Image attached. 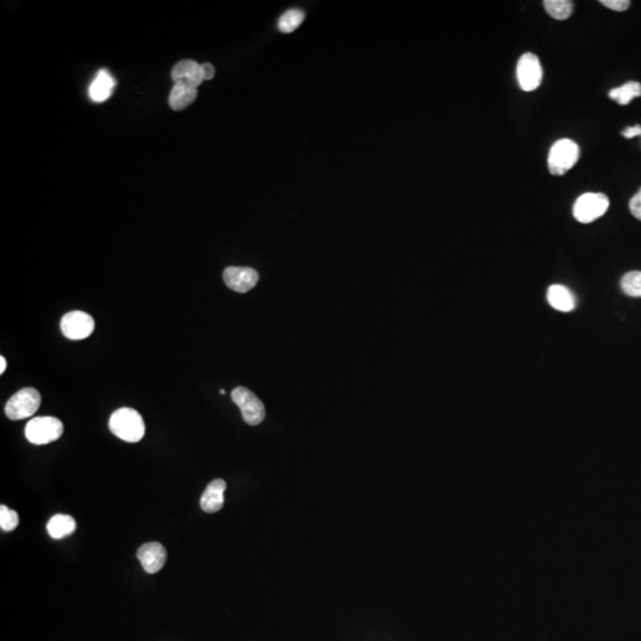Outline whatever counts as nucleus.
Segmentation results:
<instances>
[{
    "label": "nucleus",
    "instance_id": "39448f33",
    "mask_svg": "<svg viewBox=\"0 0 641 641\" xmlns=\"http://www.w3.org/2000/svg\"><path fill=\"white\" fill-rule=\"evenodd\" d=\"M41 394L36 388H23L8 399L5 413L13 421L25 419L37 413L41 406Z\"/></svg>",
    "mask_w": 641,
    "mask_h": 641
},
{
    "label": "nucleus",
    "instance_id": "9b49d317",
    "mask_svg": "<svg viewBox=\"0 0 641 641\" xmlns=\"http://www.w3.org/2000/svg\"><path fill=\"white\" fill-rule=\"evenodd\" d=\"M172 78L175 83H184L195 88L204 81L201 65L192 60H184L175 65L172 70Z\"/></svg>",
    "mask_w": 641,
    "mask_h": 641
},
{
    "label": "nucleus",
    "instance_id": "6ab92c4d",
    "mask_svg": "<svg viewBox=\"0 0 641 641\" xmlns=\"http://www.w3.org/2000/svg\"><path fill=\"white\" fill-rule=\"evenodd\" d=\"M303 21H304V13H303L302 10L292 8V10L286 11L279 18L278 29L284 33H294V30L299 29V26L302 24Z\"/></svg>",
    "mask_w": 641,
    "mask_h": 641
},
{
    "label": "nucleus",
    "instance_id": "b1692460",
    "mask_svg": "<svg viewBox=\"0 0 641 641\" xmlns=\"http://www.w3.org/2000/svg\"><path fill=\"white\" fill-rule=\"evenodd\" d=\"M622 135L627 139H632L634 137H638V135H641V126L640 125H635V126L626 127L624 131L621 132Z\"/></svg>",
    "mask_w": 641,
    "mask_h": 641
},
{
    "label": "nucleus",
    "instance_id": "f3484780",
    "mask_svg": "<svg viewBox=\"0 0 641 641\" xmlns=\"http://www.w3.org/2000/svg\"><path fill=\"white\" fill-rule=\"evenodd\" d=\"M639 97H641V83L637 81L627 82L609 92V98L617 101L619 105H628L634 98Z\"/></svg>",
    "mask_w": 641,
    "mask_h": 641
},
{
    "label": "nucleus",
    "instance_id": "6e6552de",
    "mask_svg": "<svg viewBox=\"0 0 641 641\" xmlns=\"http://www.w3.org/2000/svg\"><path fill=\"white\" fill-rule=\"evenodd\" d=\"M95 322L85 311H70L61 319L62 334L69 340H83L93 334Z\"/></svg>",
    "mask_w": 641,
    "mask_h": 641
},
{
    "label": "nucleus",
    "instance_id": "412c9836",
    "mask_svg": "<svg viewBox=\"0 0 641 641\" xmlns=\"http://www.w3.org/2000/svg\"><path fill=\"white\" fill-rule=\"evenodd\" d=\"M19 524V517L16 510H10L8 506H0V527L3 531H13Z\"/></svg>",
    "mask_w": 641,
    "mask_h": 641
},
{
    "label": "nucleus",
    "instance_id": "1a4fd4ad",
    "mask_svg": "<svg viewBox=\"0 0 641 641\" xmlns=\"http://www.w3.org/2000/svg\"><path fill=\"white\" fill-rule=\"evenodd\" d=\"M224 281L231 290L239 294H246L257 285L259 274L251 267L231 266L224 271Z\"/></svg>",
    "mask_w": 641,
    "mask_h": 641
},
{
    "label": "nucleus",
    "instance_id": "f8f14e48",
    "mask_svg": "<svg viewBox=\"0 0 641 641\" xmlns=\"http://www.w3.org/2000/svg\"><path fill=\"white\" fill-rule=\"evenodd\" d=\"M226 488H227V485L221 478H217L210 482L201 497V508L207 513L219 512L225 503L224 493H225Z\"/></svg>",
    "mask_w": 641,
    "mask_h": 641
},
{
    "label": "nucleus",
    "instance_id": "aec40b11",
    "mask_svg": "<svg viewBox=\"0 0 641 641\" xmlns=\"http://www.w3.org/2000/svg\"><path fill=\"white\" fill-rule=\"evenodd\" d=\"M621 289L631 297H641V271H631L621 279Z\"/></svg>",
    "mask_w": 641,
    "mask_h": 641
},
{
    "label": "nucleus",
    "instance_id": "a211bd4d",
    "mask_svg": "<svg viewBox=\"0 0 641 641\" xmlns=\"http://www.w3.org/2000/svg\"><path fill=\"white\" fill-rule=\"evenodd\" d=\"M543 4L547 13L558 21L568 19L574 11V3L570 0H545Z\"/></svg>",
    "mask_w": 641,
    "mask_h": 641
},
{
    "label": "nucleus",
    "instance_id": "dca6fc26",
    "mask_svg": "<svg viewBox=\"0 0 641 641\" xmlns=\"http://www.w3.org/2000/svg\"><path fill=\"white\" fill-rule=\"evenodd\" d=\"M76 528V522L73 517L67 515H53L47 525V530L53 540H62L72 535Z\"/></svg>",
    "mask_w": 641,
    "mask_h": 641
},
{
    "label": "nucleus",
    "instance_id": "5701e85b",
    "mask_svg": "<svg viewBox=\"0 0 641 641\" xmlns=\"http://www.w3.org/2000/svg\"><path fill=\"white\" fill-rule=\"evenodd\" d=\"M629 210L635 219L641 221V188L629 201Z\"/></svg>",
    "mask_w": 641,
    "mask_h": 641
},
{
    "label": "nucleus",
    "instance_id": "423d86ee",
    "mask_svg": "<svg viewBox=\"0 0 641 641\" xmlns=\"http://www.w3.org/2000/svg\"><path fill=\"white\" fill-rule=\"evenodd\" d=\"M232 401L240 408L244 421L249 425L260 424L265 419V406L262 401L249 388H234L232 391Z\"/></svg>",
    "mask_w": 641,
    "mask_h": 641
},
{
    "label": "nucleus",
    "instance_id": "393cba45",
    "mask_svg": "<svg viewBox=\"0 0 641 641\" xmlns=\"http://www.w3.org/2000/svg\"><path fill=\"white\" fill-rule=\"evenodd\" d=\"M201 69H202V75H203V80H212L215 75V68L210 63H203L201 65Z\"/></svg>",
    "mask_w": 641,
    "mask_h": 641
},
{
    "label": "nucleus",
    "instance_id": "f257e3e1",
    "mask_svg": "<svg viewBox=\"0 0 641 641\" xmlns=\"http://www.w3.org/2000/svg\"><path fill=\"white\" fill-rule=\"evenodd\" d=\"M108 425L113 435L128 443L142 441L145 435L143 417L133 408H119L110 416Z\"/></svg>",
    "mask_w": 641,
    "mask_h": 641
},
{
    "label": "nucleus",
    "instance_id": "2eb2a0df",
    "mask_svg": "<svg viewBox=\"0 0 641 641\" xmlns=\"http://www.w3.org/2000/svg\"><path fill=\"white\" fill-rule=\"evenodd\" d=\"M197 97V88L184 83H175L169 95V106L174 110H182L190 106Z\"/></svg>",
    "mask_w": 641,
    "mask_h": 641
},
{
    "label": "nucleus",
    "instance_id": "bb28decb",
    "mask_svg": "<svg viewBox=\"0 0 641 641\" xmlns=\"http://www.w3.org/2000/svg\"><path fill=\"white\" fill-rule=\"evenodd\" d=\"M220 393H221V394H226V391H225V390H220Z\"/></svg>",
    "mask_w": 641,
    "mask_h": 641
},
{
    "label": "nucleus",
    "instance_id": "0eeeda50",
    "mask_svg": "<svg viewBox=\"0 0 641 641\" xmlns=\"http://www.w3.org/2000/svg\"><path fill=\"white\" fill-rule=\"evenodd\" d=\"M517 78L524 92H532L542 85L543 67L535 53H524L517 65Z\"/></svg>",
    "mask_w": 641,
    "mask_h": 641
},
{
    "label": "nucleus",
    "instance_id": "ddd939ff",
    "mask_svg": "<svg viewBox=\"0 0 641 641\" xmlns=\"http://www.w3.org/2000/svg\"><path fill=\"white\" fill-rule=\"evenodd\" d=\"M115 87V80L110 72L99 70L90 87V97L93 101L103 102L110 98Z\"/></svg>",
    "mask_w": 641,
    "mask_h": 641
},
{
    "label": "nucleus",
    "instance_id": "4468645a",
    "mask_svg": "<svg viewBox=\"0 0 641 641\" xmlns=\"http://www.w3.org/2000/svg\"><path fill=\"white\" fill-rule=\"evenodd\" d=\"M547 301L550 306L556 310L569 313L574 310L576 306V299L572 291L563 285H552L547 291Z\"/></svg>",
    "mask_w": 641,
    "mask_h": 641
},
{
    "label": "nucleus",
    "instance_id": "20e7f679",
    "mask_svg": "<svg viewBox=\"0 0 641 641\" xmlns=\"http://www.w3.org/2000/svg\"><path fill=\"white\" fill-rule=\"evenodd\" d=\"M609 208V199L602 192H585L581 195L572 208V214L581 224H590L603 217Z\"/></svg>",
    "mask_w": 641,
    "mask_h": 641
},
{
    "label": "nucleus",
    "instance_id": "7ed1b4c3",
    "mask_svg": "<svg viewBox=\"0 0 641 641\" xmlns=\"http://www.w3.org/2000/svg\"><path fill=\"white\" fill-rule=\"evenodd\" d=\"M63 423L55 417H36L25 426V436L33 444L43 445L58 441L63 435Z\"/></svg>",
    "mask_w": 641,
    "mask_h": 641
},
{
    "label": "nucleus",
    "instance_id": "9d476101",
    "mask_svg": "<svg viewBox=\"0 0 641 641\" xmlns=\"http://www.w3.org/2000/svg\"><path fill=\"white\" fill-rule=\"evenodd\" d=\"M167 556L165 547L157 542L144 544L137 552V557L147 574L160 572L167 562Z\"/></svg>",
    "mask_w": 641,
    "mask_h": 641
},
{
    "label": "nucleus",
    "instance_id": "f03ea898",
    "mask_svg": "<svg viewBox=\"0 0 641 641\" xmlns=\"http://www.w3.org/2000/svg\"><path fill=\"white\" fill-rule=\"evenodd\" d=\"M580 160V147L572 140L564 138L557 140L549 152L547 167L552 175L562 176Z\"/></svg>",
    "mask_w": 641,
    "mask_h": 641
},
{
    "label": "nucleus",
    "instance_id": "4be33fe9",
    "mask_svg": "<svg viewBox=\"0 0 641 641\" xmlns=\"http://www.w3.org/2000/svg\"><path fill=\"white\" fill-rule=\"evenodd\" d=\"M601 4L605 5L606 8L614 10V11H626L631 5L629 0H601Z\"/></svg>",
    "mask_w": 641,
    "mask_h": 641
},
{
    "label": "nucleus",
    "instance_id": "a878e982",
    "mask_svg": "<svg viewBox=\"0 0 641 641\" xmlns=\"http://www.w3.org/2000/svg\"><path fill=\"white\" fill-rule=\"evenodd\" d=\"M6 366H8V363L4 356H0V374H3L6 371Z\"/></svg>",
    "mask_w": 641,
    "mask_h": 641
}]
</instances>
